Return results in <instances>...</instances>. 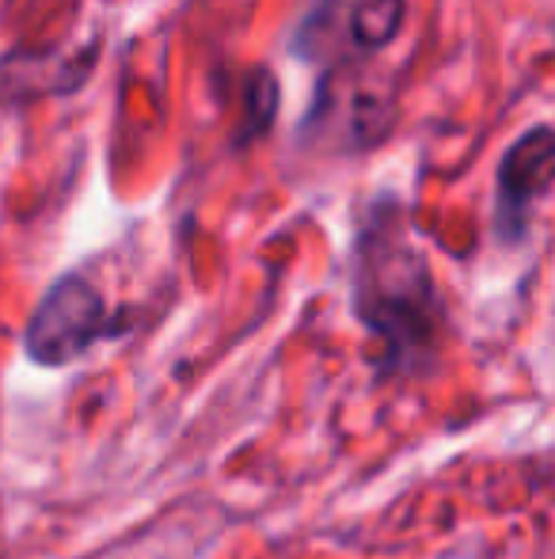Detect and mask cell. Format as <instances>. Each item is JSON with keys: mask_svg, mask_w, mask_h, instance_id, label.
Returning a JSON list of instances; mask_svg holds the SVG:
<instances>
[{"mask_svg": "<svg viewBox=\"0 0 555 559\" xmlns=\"http://www.w3.org/2000/svg\"><path fill=\"white\" fill-rule=\"evenodd\" d=\"M354 312L377 338V381L430 373L449 320L426 263L408 240L381 228L362 236L354 255Z\"/></svg>", "mask_w": 555, "mask_h": 559, "instance_id": "1", "label": "cell"}, {"mask_svg": "<svg viewBox=\"0 0 555 559\" xmlns=\"http://www.w3.org/2000/svg\"><path fill=\"white\" fill-rule=\"evenodd\" d=\"M403 20V0H316L297 27L293 53L316 66H347L385 50Z\"/></svg>", "mask_w": 555, "mask_h": 559, "instance_id": "2", "label": "cell"}, {"mask_svg": "<svg viewBox=\"0 0 555 559\" xmlns=\"http://www.w3.org/2000/svg\"><path fill=\"white\" fill-rule=\"evenodd\" d=\"M107 335V305L81 274H65L43 294L23 332V350L35 366L61 369L84 358Z\"/></svg>", "mask_w": 555, "mask_h": 559, "instance_id": "3", "label": "cell"}, {"mask_svg": "<svg viewBox=\"0 0 555 559\" xmlns=\"http://www.w3.org/2000/svg\"><path fill=\"white\" fill-rule=\"evenodd\" d=\"M552 160L555 148L548 126L521 138L506 153L503 171H498V233L503 236H521V228L529 222V210L548 194Z\"/></svg>", "mask_w": 555, "mask_h": 559, "instance_id": "4", "label": "cell"}]
</instances>
